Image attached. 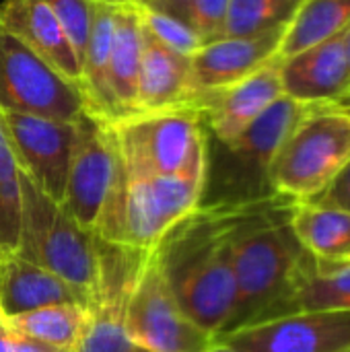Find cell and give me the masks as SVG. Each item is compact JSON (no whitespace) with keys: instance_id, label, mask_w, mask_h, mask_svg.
I'll return each mask as SVG.
<instances>
[{"instance_id":"cell-1","label":"cell","mask_w":350,"mask_h":352,"mask_svg":"<svg viewBox=\"0 0 350 352\" xmlns=\"http://www.w3.org/2000/svg\"><path fill=\"white\" fill-rule=\"evenodd\" d=\"M243 210L198 206L153 245L179 307L215 338L235 307L233 231Z\"/></svg>"},{"instance_id":"cell-2","label":"cell","mask_w":350,"mask_h":352,"mask_svg":"<svg viewBox=\"0 0 350 352\" xmlns=\"http://www.w3.org/2000/svg\"><path fill=\"white\" fill-rule=\"evenodd\" d=\"M276 200L245 208L233 231L235 307L219 336L276 318L305 258L289 214L283 221L270 214Z\"/></svg>"},{"instance_id":"cell-3","label":"cell","mask_w":350,"mask_h":352,"mask_svg":"<svg viewBox=\"0 0 350 352\" xmlns=\"http://www.w3.org/2000/svg\"><path fill=\"white\" fill-rule=\"evenodd\" d=\"M309 105L281 97L229 142L206 134L202 208H248L278 198L270 184L272 161Z\"/></svg>"},{"instance_id":"cell-4","label":"cell","mask_w":350,"mask_h":352,"mask_svg":"<svg viewBox=\"0 0 350 352\" xmlns=\"http://www.w3.org/2000/svg\"><path fill=\"white\" fill-rule=\"evenodd\" d=\"M126 173L113 124L89 113L76 120V142L62 206L109 243H122Z\"/></svg>"},{"instance_id":"cell-5","label":"cell","mask_w":350,"mask_h":352,"mask_svg":"<svg viewBox=\"0 0 350 352\" xmlns=\"http://www.w3.org/2000/svg\"><path fill=\"white\" fill-rule=\"evenodd\" d=\"M21 227L14 256L41 266L89 297L99 276L97 235L45 196L21 169Z\"/></svg>"},{"instance_id":"cell-6","label":"cell","mask_w":350,"mask_h":352,"mask_svg":"<svg viewBox=\"0 0 350 352\" xmlns=\"http://www.w3.org/2000/svg\"><path fill=\"white\" fill-rule=\"evenodd\" d=\"M126 175H163L204 186L206 126L198 105L134 116L113 124Z\"/></svg>"},{"instance_id":"cell-7","label":"cell","mask_w":350,"mask_h":352,"mask_svg":"<svg viewBox=\"0 0 350 352\" xmlns=\"http://www.w3.org/2000/svg\"><path fill=\"white\" fill-rule=\"evenodd\" d=\"M350 161V116L332 105L311 107L281 144L270 184L278 198H318Z\"/></svg>"},{"instance_id":"cell-8","label":"cell","mask_w":350,"mask_h":352,"mask_svg":"<svg viewBox=\"0 0 350 352\" xmlns=\"http://www.w3.org/2000/svg\"><path fill=\"white\" fill-rule=\"evenodd\" d=\"M85 109L76 82L0 27V111L76 122Z\"/></svg>"},{"instance_id":"cell-9","label":"cell","mask_w":350,"mask_h":352,"mask_svg":"<svg viewBox=\"0 0 350 352\" xmlns=\"http://www.w3.org/2000/svg\"><path fill=\"white\" fill-rule=\"evenodd\" d=\"M130 338L151 352H206L215 336L196 326L179 307L155 250H146L126 305Z\"/></svg>"},{"instance_id":"cell-10","label":"cell","mask_w":350,"mask_h":352,"mask_svg":"<svg viewBox=\"0 0 350 352\" xmlns=\"http://www.w3.org/2000/svg\"><path fill=\"white\" fill-rule=\"evenodd\" d=\"M99 276L89 305V326L76 352H151L126 330V305L146 250L97 237Z\"/></svg>"},{"instance_id":"cell-11","label":"cell","mask_w":350,"mask_h":352,"mask_svg":"<svg viewBox=\"0 0 350 352\" xmlns=\"http://www.w3.org/2000/svg\"><path fill=\"white\" fill-rule=\"evenodd\" d=\"M19 169L54 202L62 204L76 142V122L0 111Z\"/></svg>"},{"instance_id":"cell-12","label":"cell","mask_w":350,"mask_h":352,"mask_svg":"<svg viewBox=\"0 0 350 352\" xmlns=\"http://www.w3.org/2000/svg\"><path fill=\"white\" fill-rule=\"evenodd\" d=\"M200 196L202 184L194 179L126 175L122 245L151 250L175 223L200 206Z\"/></svg>"},{"instance_id":"cell-13","label":"cell","mask_w":350,"mask_h":352,"mask_svg":"<svg viewBox=\"0 0 350 352\" xmlns=\"http://www.w3.org/2000/svg\"><path fill=\"white\" fill-rule=\"evenodd\" d=\"M237 352H349L350 311H303L215 338Z\"/></svg>"},{"instance_id":"cell-14","label":"cell","mask_w":350,"mask_h":352,"mask_svg":"<svg viewBox=\"0 0 350 352\" xmlns=\"http://www.w3.org/2000/svg\"><path fill=\"white\" fill-rule=\"evenodd\" d=\"M283 95L281 58H274L243 80L200 95L198 107L204 116L206 134L221 142L237 138Z\"/></svg>"},{"instance_id":"cell-15","label":"cell","mask_w":350,"mask_h":352,"mask_svg":"<svg viewBox=\"0 0 350 352\" xmlns=\"http://www.w3.org/2000/svg\"><path fill=\"white\" fill-rule=\"evenodd\" d=\"M285 97L318 107L332 105L350 91L342 33L281 60Z\"/></svg>"},{"instance_id":"cell-16","label":"cell","mask_w":350,"mask_h":352,"mask_svg":"<svg viewBox=\"0 0 350 352\" xmlns=\"http://www.w3.org/2000/svg\"><path fill=\"white\" fill-rule=\"evenodd\" d=\"M285 31L254 37H221L204 43L190 60L198 95L227 89L278 58Z\"/></svg>"},{"instance_id":"cell-17","label":"cell","mask_w":350,"mask_h":352,"mask_svg":"<svg viewBox=\"0 0 350 352\" xmlns=\"http://www.w3.org/2000/svg\"><path fill=\"white\" fill-rule=\"evenodd\" d=\"M192 60L161 45L142 29V58L136 89V113L146 116L165 109L198 105Z\"/></svg>"},{"instance_id":"cell-18","label":"cell","mask_w":350,"mask_h":352,"mask_svg":"<svg viewBox=\"0 0 350 352\" xmlns=\"http://www.w3.org/2000/svg\"><path fill=\"white\" fill-rule=\"evenodd\" d=\"M0 27L80 87L83 64L45 0H0Z\"/></svg>"},{"instance_id":"cell-19","label":"cell","mask_w":350,"mask_h":352,"mask_svg":"<svg viewBox=\"0 0 350 352\" xmlns=\"http://www.w3.org/2000/svg\"><path fill=\"white\" fill-rule=\"evenodd\" d=\"M91 305V297L54 272L19 256L0 260V316H19L50 305Z\"/></svg>"},{"instance_id":"cell-20","label":"cell","mask_w":350,"mask_h":352,"mask_svg":"<svg viewBox=\"0 0 350 352\" xmlns=\"http://www.w3.org/2000/svg\"><path fill=\"white\" fill-rule=\"evenodd\" d=\"M289 227L318 266L350 264V212L316 202H291Z\"/></svg>"},{"instance_id":"cell-21","label":"cell","mask_w":350,"mask_h":352,"mask_svg":"<svg viewBox=\"0 0 350 352\" xmlns=\"http://www.w3.org/2000/svg\"><path fill=\"white\" fill-rule=\"evenodd\" d=\"M116 8L118 6L95 2L91 35H89V43L80 62L83 64L80 91L85 95L87 111L109 124L120 122V113H118V105L111 93V80H109Z\"/></svg>"},{"instance_id":"cell-22","label":"cell","mask_w":350,"mask_h":352,"mask_svg":"<svg viewBox=\"0 0 350 352\" xmlns=\"http://www.w3.org/2000/svg\"><path fill=\"white\" fill-rule=\"evenodd\" d=\"M142 58V21L136 4L116 8V29L111 45L109 80L118 105L120 122L136 113V89Z\"/></svg>"},{"instance_id":"cell-23","label":"cell","mask_w":350,"mask_h":352,"mask_svg":"<svg viewBox=\"0 0 350 352\" xmlns=\"http://www.w3.org/2000/svg\"><path fill=\"white\" fill-rule=\"evenodd\" d=\"M303 311H350V264L318 266L305 254L276 318Z\"/></svg>"},{"instance_id":"cell-24","label":"cell","mask_w":350,"mask_h":352,"mask_svg":"<svg viewBox=\"0 0 350 352\" xmlns=\"http://www.w3.org/2000/svg\"><path fill=\"white\" fill-rule=\"evenodd\" d=\"M89 305L62 303L2 318L0 328L10 334L39 340L58 349L76 351L89 326Z\"/></svg>"},{"instance_id":"cell-25","label":"cell","mask_w":350,"mask_h":352,"mask_svg":"<svg viewBox=\"0 0 350 352\" xmlns=\"http://www.w3.org/2000/svg\"><path fill=\"white\" fill-rule=\"evenodd\" d=\"M350 25V0H303L287 27L278 58L285 60L320 41L340 35Z\"/></svg>"},{"instance_id":"cell-26","label":"cell","mask_w":350,"mask_h":352,"mask_svg":"<svg viewBox=\"0 0 350 352\" xmlns=\"http://www.w3.org/2000/svg\"><path fill=\"white\" fill-rule=\"evenodd\" d=\"M303 0H229L223 37L287 31Z\"/></svg>"},{"instance_id":"cell-27","label":"cell","mask_w":350,"mask_h":352,"mask_svg":"<svg viewBox=\"0 0 350 352\" xmlns=\"http://www.w3.org/2000/svg\"><path fill=\"white\" fill-rule=\"evenodd\" d=\"M21 227L19 165L0 124V260L14 256Z\"/></svg>"},{"instance_id":"cell-28","label":"cell","mask_w":350,"mask_h":352,"mask_svg":"<svg viewBox=\"0 0 350 352\" xmlns=\"http://www.w3.org/2000/svg\"><path fill=\"white\" fill-rule=\"evenodd\" d=\"M136 8L140 12L142 29L151 37H155L161 45L169 47L171 52L192 58L204 45L200 35L194 31L190 23L175 19L171 14H165V12L151 10V8H142V6H136Z\"/></svg>"},{"instance_id":"cell-29","label":"cell","mask_w":350,"mask_h":352,"mask_svg":"<svg viewBox=\"0 0 350 352\" xmlns=\"http://www.w3.org/2000/svg\"><path fill=\"white\" fill-rule=\"evenodd\" d=\"M54 10L58 23L62 25L66 37L70 39L74 52L78 54L80 62L89 43L91 23H93V8L95 2L91 0H45Z\"/></svg>"},{"instance_id":"cell-30","label":"cell","mask_w":350,"mask_h":352,"mask_svg":"<svg viewBox=\"0 0 350 352\" xmlns=\"http://www.w3.org/2000/svg\"><path fill=\"white\" fill-rule=\"evenodd\" d=\"M227 10L229 0H192L190 25L200 35L202 43H210L223 37Z\"/></svg>"},{"instance_id":"cell-31","label":"cell","mask_w":350,"mask_h":352,"mask_svg":"<svg viewBox=\"0 0 350 352\" xmlns=\"http://www.w3.org/2000/svg\"><path fill=\"white\" fill-rule=\"evenodd\" d=\"M307 202H316L322 206H330V208L350 212V161L318 198L307 200Z\"/></svg>"},{"instance_id":"cell-32","label":"cell","mask_w":350,"mask_h":352,"mask_svg":"<svg viewBox=\"0 0 350 352\" xmlns=\"http://www.w3.org/2000/svg\"><path fill=\"white\" fill-rule=\"evenodd\" d=\"M0 352H76L68 351V349H58L39 340H31L25 336H17L10 334L6 330L0 328Z\"/></svg>"},{"instance_id":"cell-33","label":"cell","mask_w":350,"mask_h":352,"mask_svg":"<svg viewBox=\"0 0 350 352\" xmlns=\"http://www.w3.org/2000/svg\"><path fill=\"white\" fill-rule=\"evenodd\" d=\"M132 4L142 6V8H151L157 12H165L171 14L175 19H182L186 23H190V4L192 0H132Z\"/></svg>"},{"instance_id":"cell-34","label":"cell","mask_w":350,"mask_h":352,"mask_svg":"<svg viewBox=\"0 0 350 352\" xmlns=\"http://www.w3.org/2000/svg\"><path fill=\"white\" fill-rule=\"evenodd\" d=\"M342 43H344V56H347V66L350 74V25L342 31Z\"/></svg>"},{"instance_id":"cell-35","label":"cell","mask_w":350,"mask_h":352,"mask_svg":"<svg viewBox=\"0 0 350 352\" xmlns=\"http://www.w3.org/2000/svg\"><path fill=\"white\" fill-rule=\"evenodd\" d=\"M332 107H336V109H342L344 113H349L350 116V91L344 95V97H340L336 103H332Z\"/></svg>"},{"instance_id":"cell-36","label":"cell","mask_w":350,"mask_h":352,"mask_svg":"<svg viewBox=\"0 0 350 352\" xmlns=\"http://www.w3.org/2000/svg\"><path fill=\"white\" fill-rule=\"evenodd\" d=\"M91 2H97V4H109V6H126V4H132V0H91Z\"/></svg>"},{"instance_id":"cell-37","label":"cell","mask_w":350,"mask_h":352,"mask_svg":"<svg viewBox=\"0 0 350 352\" xmlns=\"http://www.w3.org/2000/svg\"><path fill=\"white\" fill-rule=\"evenodd\" d=\"M206 352H237V351H233V349H229V346H225V344H219V342H217L212 349H208Z\"/></svg>"},{"instance_id":"cell-38","label":"cell","mask_w":350,"mask_h":352,"mask_svg":"<svg viewBox=\"0 0 350 352\" xmlns=\"http://www.w3.org/2000/svg\"><path fill=\"white\" fill-rule=\"evenodd\" d=\"M0 322H2V316H0Z\"/></svg>"},{"instance_id":"cell-39","label":"cell","mask_w":350,"mask_h":352,"mask_svg":"<svg viewBox=\"0 0 350 352\" xmlns=\"http://www.w3.org/2000/svg\"><path fill=\"white\" fill-rule=\"evenodd\" d=\"M349 352H350V351H349Z\"/></svg>"}]
</instances>
